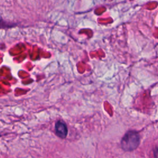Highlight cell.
<instances>
[{
  "label": "cell",
  "mask_w": 158,
  "mask_h": 158,
  "mask_svg": "<svg viewBox=\"0 0 158 158\" xmlns=\"http://www.w3.org/2000/svg\"><path fill=\"white\" fill-rule=\"evenodd\" d=\"M55 132L57 136L60 138H65L68 133V129L65 123L58 120L55 123Z\"/></svg>",
  "instance_id": "cell-2"
},
{
  "label": "cell",
  "mask_w": 158,
  "mask_h": 158,
  "mask_svg": "<svg viewBox=\"0 0 158 158\" xmlns=\"http://www.w3.org/2000/svg\"><path fill=\"white\" fill-rule=\"evenodd\" d=\"M154 154L156 158H158V148H156L154 151Z\"/></svg>",
  "instance_id": "cell-3"
},
{
  "label": "cell",
  "mask_w": 158,
  "mask_h": 158,
  "mask_svg": "<svg viewBox=\"0 0 158 158\" xmlns=\"http://www.w3.org/2000/svg\"><path fill=\"white\" fill-rule=\"evenodd\" d=\"M140 143V136L136 131H128L121 140L122 148L125 151H132L136 149Z\"/></svg>",
  "instance_id": "cell-1"
}]
</instances>
